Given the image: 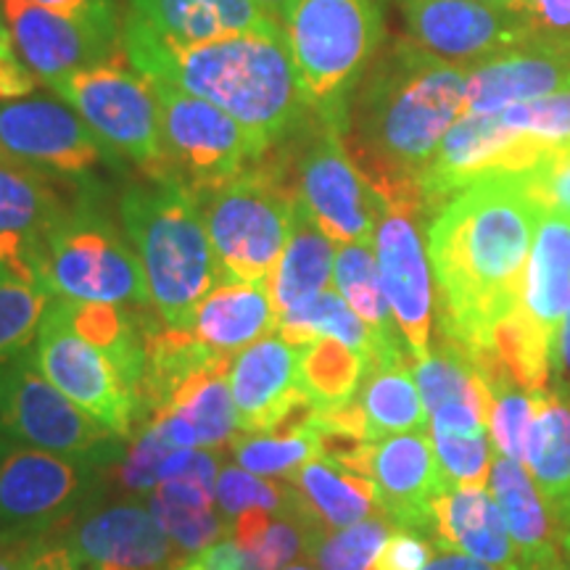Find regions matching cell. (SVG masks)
<instances>
[{
	"instance_id": "6da1fadb",
	"label": "cell",
	"mask_w": 570,
	"mask_h": 570,
	"mask_svg": "<svg viewBox=\"0 0 570 570\" xmlns=\"http://www.w3.org/2000/svg\"><path fill=\"white\" fill-rule=\"evenodd\" d=\"M544 217L523 175L483 177L433 214L425 246L446 338L475 352L515 315Z\"/></svg>"
},
{
	"instance_id": "7a4b0ae2",
	"label": "cell",
	"mask_w": 570,
	"mask_h": 570,
	"mask_svg": "<svg viewBox=\"0 0 570 570\" xmlns=\"http://www.w3.org/2000/svg\"><path fill=\"white\" fill-rule=\"evenodd\" d=\"M468 106V69L394 42L352 96L346 151L383 204H420V175Z\"/></svg>"
},
{
	"instance_id": "3957f363",
	"label": "cell",
	"mask_w": 570,
	"mask_h": 570,
	"mask_svg": "<svg viewBox=\"0 0 570 570\" xmlns=\"http://www.w3.org/2000/svg\"><path fill=\"white\" fill-rule=\"evenodd\" d=\"M122 48L146 80L204 98L269 142L283 138L306 111L285 27L190 46L122 27Z\"/></svg>"
},
{
	"instance_id": "277c9868",
	"label": "cell",
	"mask_w": 570,
	"mask_h": 570,
	"mask_svg": "<svg viewBox=\"0 0 570 570\" xmlns=\"http://www.w3.org/2000/svg\"><path fill=\"white\" fill-rule=\"evenodd\" d=\"M122 223L146 273L156 315L175 331H188L202 298L227 281L196 194L177 180L138 185L122 196Z\"/></svg>"
},
{
	"instance_id": "5b68a950",
	"label": "cell",
	"mask_w": 570,
	"mask_h": 570,
	"mask_svg": "<svg viewBox=\"0 0 570 570\" xmlns=\"http://www.w3.org/2000/svg\"><path fill=\"white\" fill-rule=\"evenodd\" d=\"M283 27L306 109L344 132L354 88L381 46L375 0H296Z\"/></svg>"
},
{
	"instance_id": "8992f818",
	"label": "cell",
	"mask_w": 570,
	"mask_h": 570,
	"mask_svg": "<svg viewBox=\"0 0 570 570\" xmlns=\"http://www.w3.org/2000/svg\"><path fill=\"white\" fill-rule=\"evenodd\" d=\"M35 277L56 298L154 306L138 254L101 214L63 209L35 252Z\"/></svg>"
},
{
	"instance_id": "52a82bcc",
	"label": "cell",
	"mask_w": 570,
	"mask_h": 570,
	"mask_svg": "<svg viewBox=\"0 0 570 570\" xmlns=\"http://www.w3.org/2000/svg\"><path fill=\"white\" fill-rule=\"evenodd\" d=\"M296 196L265 167H248L196 196L227 281L269 283L288 244Z\"/></svg>"
},
{
	"instance_id": "ba28073f",
	"label": "cell",
	"mask_w": 570,
	"mask_h": 570,
	"mask_svg": "<svg viewBox=\"0 0 570 570\" xmlns=\"http://www.w3.org/2000/svg\"><path fill=\"white\" fill-rule=\"evenodd\" d=\"M0 433L19 444L106 468L125 460L122 436L77 407L42 375L35 352L0 367Z\"/></svg>"
},
{
	"instance_id": "9c48e42d",
	"label": "cell",
	"mask_w": 570,
	"mask_h": 570,
	"mask_svg": "<svg viewBox=\"0 0 570 570\" xmlns=\"http://www.w3.org/2000/svg\"><path fill=\"white\" fill-rule=\"evenodd\" d=\"M148 82L159 104L167 180H177L190 194L198 196L230 183L273 146L204 98L159 80Z\"/></svg>"
},
{
	"instance_id": "30bf717a",
	"label": "cell",
	"mask_w": 570,
	"mask_h": 570,
	"mask_svg": "<svg viewBox=\"0 0 570 570\" xmlns=\"http://www.w3.org/2000/svg\"><path fill=\"white\" fill-rule=\"evenodd\" d=\"M101 470L0 433V537H40L61 529L96 494Z\"/></svg>"
},
{
	"instance_id": "8fae6325",
	"label": "cell",
	"mask_w": 570,
	"mask_h": 570,
	"mask_svg": "<svg viewBox=\"0 0 570 570\" xmlns=\"http://www.w3.org/2000/svg\"><path fill=\"white\" fill-rule=\"evenodd\" d=\"M109 146L140 164L151 180H167L159 104L151 82L117 63L75 71L53 88Z\"/></svg>"
},
{
	"instance_id": "7c38bea8",
	"label": "cell",
	"mask_w": 570,
	"mask_h": 570,
	"mask_svg": "<svg viewBox=\"0 0 570 570\" xmlns=\"http://www.w3.org/2000/svg\"><path fill=\"white\" fill-rule=\"evenodd\" d=\"M35 360L42 375L117 436L130 439L138 420V404L114 362L71 325L67 302L51 298L42 315Z\"/></svg>"
},
{
	"instance_id": "4fadbf2b",
	"label": "cell",
	"mask_w": 570,
	"mask_h": 570,
	"mask_svg": "<svg viewBox=\"0 0 570 570\" xmlns=\"http://www.w3.org/2000/svg\"><path fill=\"white\" fill-rule=\"evenodd\" d=\"M296 194L333 244H375L386 204L356 167L336 127H323L298 164Z\"/></svg>"
},
{
	"instance_id": "5bb4252c",
	"label": "cell",
	"mask_w": 570,
	"mask_h": 570,
	"mask_svg": "<svg viewBox=\"0 0 570 570\" xmlns=\"http://www.w3.org/2000/svg\"><path fill=\"white\" fill-rule=\"evenodd\" d=\"M399 9L417 48L465 69L533 42L525 13L508 6L481 0H399Z\"/></svg>"
},
{
	"instance_id": "9a60e30c",
	"label": "cell",
	"mask_w": 570,
	"mask_h": 570,
	"mask_svg": "<svg viewBox=\"0 0 570 570\" xmlns=\"http://www.w3.org/2000/svg\"><path fill=\"white\" fill-rule=\"evenodd\" d=\"M420 204H389L375 233V259L391 315L412 362L431 354L433 269L420 233Z\"/></svg>"
},
{
	"instance_id": "2e32d148",
	"label": "cell",
	"mask_w": 570,
	"mask_h": 570,
	"mask_svg": "<svg viewBox=\"0 0 570 570\" xmlns=\"http://www.w3.org/2000/svg\"><path fill=\"white\" fill-rule=\"evenodd\" d=\"M0 154L53 175H85L104 159V142L67 101L27 96L0 101Z\"/></svg>"
},
{
	"instance_id": "e0dca14e",
	"label": "cell",
	"mask_w": 570,
	"mask_h": 570,
	"mask_svg": "<svg viewBox=\"0 0 570 570\" xmlns=\"http://www.w3.org/2000/svg\"><path fill=\"white\" fill-rule=\"evenodd\" d=\"M3 13L13 51L48 88H56L75 71L111 63L117 46H122V32L32 0H3Z\"/></svg>"
},
{
	"instance_id": "ac0fdd59",
	"label": "cell",
	"mask_w": 570,
	"mask_h": 570,
	"mask_svg": "<svg viewBox=\"0 0 570 570\" xmlns=\"http://www.w3.org/2000/svg\"><path fill=\"white\" fill-rule=\"evenodd\" d=\"M377 510L394 529H410L431 539L433 502L446 489L428 431L383 439L370 454Z\"/></svg>"
},
{
	"instance_id": "d6986e66",
	"label": "cell",
	"mask_w": 570,
	"mask_h": 570,
	"mask_svg": "<svg viewBox=\"0 0 570 570\" xmlns=\"http://www.w3.org/2000/svg\"><path fill=\"white\" fill-rule=\"evenodd\" d=\"M63 541L80 570H161L173 560V539L140 504L92 512Z\"/></svg>"
},
{
	"instance_id": "ffe728a7",
	"label": "cell",
	"mask_w": 570,
	"mask_h": 570,
	"mask_svg": "<svg viewBox=\"0 0 570 570\" xmlns=\"http://www.w3.org/2000/svg\"><path fill=\"white\" fill-rule=\"evenodd\" d=\"M230 391L238 433H267L304 396L298 386V346L269 333L244 348L230 367Z\"/></svg>"
},
{
	"instance_id": "44dd1931",
	"label": "cell",
	"mask_w": 570,
	"mask_h": 570,
	"mask_svg": "<svg viewBox=\"0 0 570 570\" xmlns=\"http://www.w3.org/2000/svg\"><path fill=\"white\" fill-rule=\"evenodd\" d=\"M570 90V56L529 42L468 69V114H499L510 106Z\"/></svg>"
},
{
	"instance_id": "7402d4cb",
	"label": "cell",
	"mask_w": 570,
	"mask_h": 570,
	"mask_svg": "<svg viewBox=\"0 0 570 570\" xmlns=\"http://www.w3.org/2000/svg\"><path fill=\"white\" fill-rule=\"evenodd\" d=\"M122 27L164 42L190 46L283 24L269 19L256 0H130Z\"/></svg>"
},
{
	"instance_id": "603a6c76",
	"label": "cell",
	"mask_w": 570,
	"mask_h": 570,
	"mask_svg": "<svg viewBox=\"0 0 570 570\" xmlns=\"http://www.w3.org/2000/svg\"><path fill=\"white\" fill-rule=\"evenodd\" d=\"M431 541L441 552H460L497 570H523L489 487L444 489L433 502Z\"/></svg>"
},
{
	"instance_id": "cb8c5ba5",
	"label": "cell",
	"mask_w": 570,
	"mask_h": 570,
	"mask_svg": "<svg viewBox=\"0 0 570 570\" xmlns=\"http://www.w3.org/2000/svg\"><path fill=\"white\" fill-rule=\"evenodd\" d=\"M489 491L515 547L523 570H562V539L558 520L531 473L515 460L494 452Z\"/></svg>"
},
{
	"instance_id": "d4e9b609",
	"label": "cell",
	"mask_w": 570,
	"mask_h": 570,
	"mask_svg": "<svg viewBox=\"0 0 570 570\" xmlns=\"http://www.w3.org/2000/svg\"><path fill=\"white\" fill-rule=\"evenodd\" d=\"M63 206L38 169L0 154V265L35 277V252Z\"/></svg>"
},
{
	"instance_id": "484cf974",
	"label": "cell",
	"mask_w": 570,
	"mask_h": 570,
	"mask_svg": "<svg viewBox=\"0 0 570 570\" xmlns=\"http://www.w3.org/2000/svg\"><path fill=\"white\" fill-rule=\"evenodd\" d=\"M277 331V309L269 283L223 281L196 306L188 333L214 354L235 360L244 348Z\"/></svg>"
},
{
	"instance_id": "4316f807",
	"label": "cell",
	"mask_w": 570,
	"mask_h": 570,
	"mask_svg": "<svg viewBox=\"0 0 570 570\" xmlns=\"http://www.w3.org/2000/svg\"><path fill=\"white\" fill-rule=\"evenodd\" d=\"M570 312V223L554 214L541 219L525 269L520 315L558 354L560 327Z\"/></svg>"
},
{
	"instance_id": "83f0119b",
	"label": "cell",
	"mask_w": 570,
	"mask_h": 570,
	"mask_svg": "<svg viewBox=\"0 0 570 570\" xmlns=\"http://www.w3.org/2000/svg\"><path fill=\"white\" fill-rule=\"evenodd\" d=\"M356 407L365 417L367 439L377 441L399 436V433L428 431V410L412 373L410 352H386L367 362L362 377Z\"/></svg>"
},
{
	"instance_id": "f1b7e54d",
	"label": "cell",
	"mask_w": 570,
	"mask_h": 570,
	"mask_svg": "<svg viewBox=\"0 0 570 570\" xmlns=\"http://www.w3.org/2000/svg\"><path fill=\"white\" fill-rule=\"evenodd\" d=\"M336 254V244L327 238L302 198L296 196L288 244L283 248L275 275L269 277L277 317L288 315L333 288Z\"/></svg>"
},
{
	"instance_id": "f546056e",
	"label": "cell",
	"mask_w": 570,
	"mask_h": 570,
	"mask_svg": "<svg viewBox=\"0 0 570 570\" xmlns=\"http://www.w3.org/2000/svg\"><path fill=\"white\" fill-rule=\"evenodd\" d=\"M525 468L550 508L570 497V389L558 381L533 394Z\"/></svg>"
},
{
	"instance_id": "4dcf8cb0",
	"label": "cell",
	"mask_w": 570,
	"mask_h": 570,
	"mask_svg": "<svg viewBox=\"0 0 570 570\" xmlns=\"http://www.w3.org/2000/svg\"><path fill=\"white\" fill-rule=\"evenodd\" d=\"M294 487L304 497V502L309 504L312 515L327 531H341L354 523H362V520L373 518L377 508L373 479L320 458L306 462L298 470L294 475Z\"/></svg>"
},
{
	"instance_id": "1f68e13d",
	"label": "cell",
	"mask_w": 570,
	"mask_h": 570,
	"mask_svg": "<svg viewBox=\"0 0 570 570\" xmlns=\"http://www.w3.org/2000/svg\"><path fill=\"white\" fill-rule=\"evenodd\" d=\"M373 244H346L336 254V269H333V288L344 296V302L360 315L373 336L377 338L381 352H402L407 348L402 333L391 315V306L381 283V269L373 252Z\"/></svg>"
},
{
	"instance_id": "d6a6232c",
	"label": "cell",
	"mask_w": 570,
	"mask_h": 570,
	"mask_svg": "<svg viewBox=\"0 0 570 570\" xmlns=\"http://www.w3.org/2000/svg\"><path fill=\"white\" fill-rule=\"evenodd\" d=\"M365 370V356L336 338H315L298 346V386L320 412L352 404Z\"/></svg>"
},
{
	"instance_id": "836d02e7",
	"label": "cell",
	"mask_w": 570,
	"mask_h": 570,
	"mask_svg": "<svg viewBox=\"0 0 570 570\" xmlns=\"http://www.w3.org/2000/svg\"><path fill=\"white\" fill-rule=\"evenodd\" d=\"M277 336H283L294 346H304L315 338H336L365 356V362L375 360L381 352L373 331L362 323L360 315L344 302V296L336 288L325 291L288 315L277 317Z\"/></svg>"
},
{
	"instance_id": "e575fe53",
	"label": "cell",
	"mask_w": 570,
	"mask_h": 570,
	"mask_svg": "<svg viewBox=\"0 0 570 570\" xmlns=\"http://www.w3.org/2000/svg\"><path fill=\"white\" fill-rule=\"evenodd\" d=\"M148 510L159 520L167 537L188 552L206 550L214 541L225 539L227 531H233L227 515L214 510V494L180 483H159Z\"/></svg>"
},
{
	"instance_id": "d590c367",
	"label": "cell",
	"mask_w": 570,
	"mask_h": 570,
	"mask_svg": "<svg viewBox=\"0 0 570 570\" xmlns=\"http://www.w3.org/2000/svg\"><path fill=\"white\" fill-rule=\"evenodd\" d=\"M51 298L40 283L0 265V367L30 352Z\"/></svg>"
},
{
	"instance_id": "8d00e7d4",
	"label": "cell",
	"mask_w": 570,
	"mask_h": 570,
	"mask_svg": "<svg viewBox=\"0 0 570 570\" xmlns=\"http://www.w3.org/2000/svg\"><path fill=\"white\" fill-rule=\"evenodd\" d=\"M167 412H175L194 428L196 446L217 449L225 441H233L238 431V417H235L230 373H214L194 383L177 396V402Z\"/></svg>"
},
{
	"instance_id": "74e56055",
	"label": "cell",
	"mask_w": 570,
	"mask_h": 570,
	"mask_svg": "<svg viewBox=\"0 0 570 570\" xmlns=\"http://www.w3.org/2000/svg\"><path fill=\"white\" fill-rule=\"evenodd\" d=\"M233 452L238 465L248 473L262 475H296L306 462L317 460L315 433L298 436H269V433H235Z\"/></svg>"
},
{
	"instance_id": "f35d334b",
	"label": "cell",
	"mask_w": 570,
	"mask_h": 570,
	"mask_svg": "<svg viewBox=\"0 0 570 570\" xmlns=\"http://www.w3.org/2000/svg\"><path fill=\"white\" fill-rule=\"evenodd\" d=\"M431 441L446 489L487 487L497 452L489 431L454 433L431 428Z\"/></svg>"
},
{
	"instance_id": "ab89813d",
	"label": "cell",
	"mask_w": 570,
	"mask_h": 570,
	"mask_svg": "<svg viewBox=\"0 0 570 570\" xmlns=\"http://www.w3.org/2000/svg\"><path fill=\"white\" fill-rule=\"evenodd\" d=\"M391 537L386 518H367L341 531H327L309 554L323 570H373L377 552Z\"/></svg>"
},
{
	"instance_id": "60d3db41",
	"label": "cell",
	"mask_w": 570,
	"mask_h": 570,
	"mask_svg": "<svg viewBox=\"0 0 570 570\" xmlns=\"http://www.w3.org/2000/svg\"><path fill=\"white\" fill-rule=\"evenodd\" d=\"M217 494L219 510L227 518H238L240 512L262 508L273 515L288 508L294 487H285V483H269L262 475L248 473L244 468H223L217 475Z\"/></svg>"
},
{
	"instance_id": "b9f144b4",
	"label": "cell",
	"mask_w": 570,
	"mask_h": 570,
	"mask_svg": "<svg viewBox=\"0 0 570 570\" xmlns=\"http://www.w3.org/2000/svg\"><path fill=\"white\" fill-rule=\"evenodd\" d=\"M180 452L177 441L169 433V425L164 417H154L146 423L142 433L135 441V446L122 460V483L132 491H151L159 487V475L169 454Z\"/></svg>"
},
{
	"instance_id": "7bdbcfd3",
	"label": "cell",
	"mask_w": 570,
	"mask_h": 570,
	"mask_svg": "<svg viewBox=\"0 0 570 570\" xmlns=\"http://www.w3.org/2000/svg\"><path fill=\"white\" fill-rule=\"evenodd\" d=\"M0 570H80L71 560L67 541L53 533L40 537H0Z\"/></svg>"
},
{
	"instance_id": "ee69618b",
	"label": "cell",
	"mask_w": 570,
	"mask_h": 570,
	"mask_svg": "<svg viewBox=\"0 0 570 570\" xmlns=\"http://www.w3.org/2000/svg\"><path fill=\"white\" fill-rule=\"evenodd\" d=\"M523 180L541 209L570 223V148L547 156Z\"/></svg>"
},
{
	"instance_id": "f6af8a7d",
	"label": "cell",
	"mask_w": 570,
	"mask_h": 570,
	"mask_svg": "<svg viewBox=\"0 0 570 570\" xmlns=\"http://www.w3.org/2000/svg\"><path fill=\"white\" fill-rule=\"evenodd\" d=\"M520 11L529 19L533 42L570 56V0H523Z\"/></svg>"
},
{
	"instance_id": "bcb514c9",
	"label": "cell",
	"mask_w": 570,
	"mask_h": 570,
	"mask_svg": "<svg viewBox=\"0 0 570 570\" xmlns=\"http://www.w3.org/2000/svg\"><path fill=\"white\" fill-rule=\"evenodd\" d=\"M433 560V541L410 529H394L373 570H423Z\"/></svg>"
},
{
	"instance_id": "7dc6e473",
	"label": "cell",
	"mask_w": 570,
	"mask_h": 570,
	"mask_svg": "<svg viewBox=\"0 0 570 570\" xmlns=\"http://www.w3.org/2000/svg\"><path fill=\"white\" fill-rule=\"evenodd\" d=\"M32 3H40V6H46V9H53L61 13H71V17H82L88 21H96V24L106 27V30L122 32L111 0H32Z\"/></svg>"
},
{
	"instance_id": "c3c4849f",
	"label": "cell",
	"mask_w": 570,
	"mask_h": 570,
	"mask_svg": "<svg viewBox=\"0 0 570 570\" xmlns=\"http://www.w3.org/2000/svg\"><path fill=\"white\" fill-rule=\"evenodd\" d=\"M35 88H38V77L17 53L0 59V101H19V98L30 96Z\"/></svg>"
},
{
	"instance_id": "681fc988",
	"label": "cell",
	"mask_w": 570,
	"mask_h": 570,
	"mask_svg": "<svg viewBox=\"0 0 570 570\" xmlns=\"http://www.w3.org/2000/svg\"><path fill=\"white\" fill-rule=\"evenodd\" d=\"M273 512L262 510V508H252L246 512H240L238 518H235L233 523V539L238 541L240 550H252L254 544H259L262 537L269 531V525H273V520H269Z\"/></svg>"
},
{
	"instance_id": "f907efd6",
	"label": "cell",
	"mask_w": 570,
	"mask_h": 570,
	"mask_svg": "<svg viewBox=\"0 0 570 570\" xmlns=\"http://www.w3.org/2000/svg\"><path fill=\"white\" fill-rule=\"evenodd\" d=\"M552 381H558V383H562V386L570 389V312L566 315V323H562V327H560Z\"/></svg>"
},
{
	"instance_id": "816d5d0a",
	"label": "cell",
	"mask_w": 570,
	"mask_h": 570,
	"mask_svg": "<svg viewBox=\"0 0 570 570\" xmlns=\"http://www.w3.org/2000/svg\"><path fill=\"white\" fill-rule=\"evenodd\" d=\"M423 570H497V568H491L487 562L473 560L460 552H441V554H433V560L428 562Z\"/></svg>"
},
{
	"instance_id": "f5cc1de1",
	"label": "cell",
	"mask_w": 570,
	"mask_h": 570,
	"mask_svg": "<svg viewBox=\"0 0 570 570\" xmlns=\"http://www.w3.org/2000/svg\"><path fill=\"white\" fill-rule=\"evenodd\" d=\"M256 3H259V9L265 11L269 19H275L277 24H283L285 17H288L291 6H294L296 0H256Z\"/></svg>"
},
{
	"instance_id": "db71d44e",
	"label": "cell",
	"mask_w": 570,
	"mask_h": 570,
	"mask_svg": "<svg viewBox=\"0 0 570 570\" xmlns=\"http://www.w3.org/2000/svg\"><path fill=\"white\" fill-rule=\"evenodd\" d=\"M13 53L17 51H13L9 21H6V13H3V0H0V59H9Z\"/></svg>"
},
{
	"instance_id": "11a10c76",
	"label": "cell",
	"mask_w": 570,
	"mask_h": 570,
	"mask_svg": "<svg viewBox=\"0 0 570 570\" xmlns=\"http://www.w3.org/2000/svg\"><path fill=\"white\" fill-rule=\"evenodd\" d=\"M552 515H554V520H558V529L562 533H570V497L562 499L560 504H554Z\"/></svg>"
},
{
	"instance_id": "9f6ffc18",
	"label": "cell",
	"mask_w": 570,
	"mask_h": 570,
	"mask_svg": "<svg viewBox=\"0 0 570 570\" xmlns=\"http://www.w3.org/2000/svg\"><path fill=\"white\" fill-rule=\"evenodd\" d=\"M560 539H562V570H570V533L560 531Z\"/></svg>"
},
{
	"instance_id": "6f0895ef",
	"label": "cell",
	"mask_w": 570,
	"mask_h": 570,
	"mask_svg": "<svg viewBox=\"0 0 570 570\" xmlns=\"http://www.w3.org/2000/svg\"><path fill=\"white\" fill-rule=\"evenodd\" d=\"M481 3H494V6H508V9H518V11H520V3H523V0H481Z\"/></svg>"
},
{
	"instance_id": "680465c9",
	"label": "cell",
	"mask_w": 570,
	"mask_h": 570,
	"mask_svg": "<svg viewBox=\"0 0 570 570\" xmlns=\"http://www.w3.org/2000/svg\"><path fill=\"white\" fill-rule=\"evenodd\" d=\"M177 570H198V566H196L194 560H190V562H185V566H183V568H177Z\"/></svg>"
},
{
	"instance_id": "91938a15",
	"label": "cell",
	"mask_w": 570,
	"mask_h": 570,
	"mask_svg": "<svg viewBox=\"0 0 570 570\" xmlns=\"http://www.w3.org/2000/svg\"><path fill=\"white\" fill-rule=\"evenodd\" d=\"M281 570H315V568H306V566H285Z\"/></svg>"
}]
</instances>
